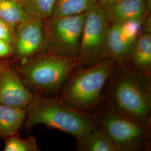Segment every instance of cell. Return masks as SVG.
Here are the masks:
<instances>
[{"instance_id":"obj_1","label":"cell","mask_w":151,"mask_h":151,"mask_svg":"<svg viewBox=\"0 0 151 151\" xmlns=\"http://www.w3.org/2000/svg\"><path fill=\"white\" fill-rule=\"evenodd\" d=\"M25 111L23 127L26 129L43 124L77 139L97 128L93 120L84 112L66 105L60 99L44 97L39 92L33 93Z\"/></svg>"},{"instance_id":"obj_2","label":"cell","mask_w":151,"mask_h":151,"mask_svg":"<svg viewBox=\"0 0 151 151\" xmlns=\"http://www.w3.org/2000/svg\"><path fill=\"white\" fill-rule=\"evenodd\" d=\"M81 65L78 57H65L44 53L21 62L15 70L27 87L39 92H51L58 90Z\"/></svg>"},{"instance_id":"obj_3","label":"cell","mask_w":151,"mask_h":151,"mask_svg":"<svg viewBox=\"0 0 151 151\" xmlns=\"http://www.w3.org/2000/svg\"><path fill=\"white\" fill-rule=\"evenodd\" d=\"M116 62L105 58L78 71L69 81L60 99L70 108L84 112L95 107L108 79L116 68Z\"/></svg>"},{"instance_id":"obj_4","label":"cell","mask_w":151,"mask_h":151,"mask_svg":"<svg viewBox=\"0 0 151 151\" xmlns=\"http://www.w3.org/2000/svg\"><path fill=\"white\" fill-rule=\"evenodd\" d=\"M149 77L137 70H123L113 91L116 110L147 124L150 122L151 110Z\"/></svg>"},{"instance_id":"obj_5","label":"cell","mask_w":151,"mask_h":151,"mask_svg":"<svg viewBox=\"0 0 151 151\" xmlns=\"http://www.w3.org/2000/svg\"><path fill=\"white\" fill-rule=\"evenodd\" d=\"M86 13L51 16L44 20L45 53L65 57H78Z\"/></svg>"},{"instance_id":"obj_6","label":"cell","mask_w":151,"mask_h":151,"mask_svg":"<svg viewBox=\"0 0 151 151\" xmlns=\"http://www.w3.org/2000/svg\"><path fill=\"white\" fill-rule=\"evenodd\" d=\"M110 24L99 3L86 13L78 57L82 65L91 66L107 58Z\"/></svg>"},{"instance_id":"obj_7","label":"cell","mask_w":151,"mask_h":151,"mask_svg":"<svg viewBox=\"0 0 151 151\" xmlns=\"http://www.w3.org/2000/svg\"><path fill=\"white\" fill-rule=\"evenodd\" d=\"M100 122V127L122 151L137 149L144 143L148 135V124L116 109L107 111Z\"/></svg>"},{"instance_id":"obj_8","label":"cell","mask_w":151,"mask_h":151,"mask_svg":"<svg viewBox=\"0 0 151 151\" xmlns=\"http://www.w3.org/2000/svg\"><path fill=\"white\" fill-rule=\"evenodd\" d=\"M12 45V55L21 62L45 53L43 20L29 17L18 24Z\"/></svg>"},{"instance_id":"obj_9","label":"cell","mask_w":151,"mask_h":151,"mask_svg":"<svg viewBox=\"0 0 151 151\" xmlns=\"http://www.w3.org/2000/svg\"><path fill=\"white\" fill-rule=\"evenodd\" d=\"M143 22L132 21L110 24L107 40L106 58L122 63L128 60L139 35Z\"/></svg>"},{"instance_id":"obj_10","label":"cell","mask_w":151,"mask_h":151,"mask_svg":"<svg viewBox=\"0 0 151 151\" xmlns=\"http://www.w3.org/2000/svg\"><path fill=\"white\" fill-rule=\"evenodd\" d=\"M32 95L11 65L1 72L0 104L25 109Z\"/></svg>"},{"instance_id":"obj_11","label":"cell","mask_w":151,"mask_h":151,"mask_svg":"<svg viewBox=\"0 0 151 151\" xmlns=\"http://www.w3.org/2000/svg\"><path fill=\"white\" fill-rule=\"evenodd\" d=\"M101 6L110 24L132 21L143 22L147 0H118Z\"/></svg>"},{"instance_id":"obj_12","label":"cell","mask_w":151,"mask_h":151,"mask_svg":"<svg viewBox=\"0 0 151 151\" xmlns=\"http://www.w3.org/2000/svg\"><path fill=\"white\" fill-rule=\"evenodd\" d=\"M135 70L150 77L151 72V30L144 29L139 34L128 60Z\"/></svg>"},{"instance_id":"obj_13","label":"cell","mask_w":151,"mask_h":151,"mask_svg":"<svg viewBox=\"0 0 151 151\" xmlns=\"http://www.w3.org/2000/svg\"><path fill=\"white\" fill-rule=\"evenodd\" d=\"M77 139V150L81 151H122L102 128H96Z\"/></svg>"},{"instance_id":"obj_14","label":"cell","mask_w":151,"mask_h":151,"mask_svg":"<svg viewBox=\"0 0 151 151\" xmlns=\"http://www.w3.org/2000/svg\"><path fill=\"white\" fill-rule=\"evenodd\" d=\"M25 116V109L0 104V138L17 134L24 125Z\"/></svg>"},{"instance_id":"obj_15","label":"cell","mask_w":151,"mask_h":151,"mask_svg":"<svg viewBox=\"0 0 151 151\" xmlns=\"http://www.w3.org/2000/svg\"><path fill=\"white\" fill-rule=\"evenodd\" d=\"M97 4V0H57L52 16H73L84 14Z\"/></svg>"},{"instance_id":"obj_16","label":"cell","mask_w":151,"mask_h":151,"mask_svg":"<svg viewBox=\"0 0 151 151\" xmlns=\"http://www.w3.org/2000/svg\"><path fill=\"white\" fill-rule=\"evenodd\" d=\"M57 0H20L19 4L29 17L44 20L51 17Z\"/></svg>"},{"instance_id":"obj_17","label":"cell","mask_w":151,"mask_h":151,"mask_svg":"<svg viewBox=\"0 0 151 151\" xmlns=\"http://www.w3.org/2000/svg\"><path fill=\"white\" fill-rule=\"evenodd\" d=\"M28 17L19 2L10 0H0V19L14 30L18 24Z\"/></svg>"},{"instance_id":"obj_18","label":"cell","mask_w":151,"mask_h":151,"mask_svg":"<svg viewBox=\"0 0 151 151\" xmlns=\"http://www.w3.org/2000/svg\"><path fill=\"white\" fill-rule=\"evenodd\" d=\"M4 139V151H40L36 139L34 137L22 138L16 134Z\"/></svg>"},{"instance_id":"obj_19","label":"cell","mask_w":151,"mask_h":151,"mask_svg":"<svg viewBox=\"0 0 151 151\" xmlns=\"http://www.w3.org/2000/svg\"><path fill=\"white\" fill-rule=\"evenodd\" d=\"M14 38V30L6 22L0 19V40L6 41L11 44Z\"/></svg>"},{"instance_id":"obj_20","label":"cell","mask_w":151,"mask_h":151,"mask_svg":"<svg viewBox=\"0 0 151 151\" xmlns=\"http://www.w3.org/2000/svg\"><path fill=\"white\" fill-rule=\"evenodd\" d=\"M13 55V48L11 43L0 40V60L9 58Z\"/></svg>"},{"instance_id":"obj_21","label":"cell","mask_w":151,"mask_h":151,"mask_svg":"<svg viewBox=\"0 0 151 151\" xmlns=\"http://www.w3.org/2000/svg\"><path fill=\"white\" fill-rule=\"evenodd\" d=\"M12 63V61L9 58L0 60V73L6 67L10 66Z\"/></svg>"},{"instance_id":"obj_22","label":"cell","mask_w":151,"mask_h":151,"mask_svg":"<svg viewBox=\"0 0 151 151\" xmlns=\"http://www.w3.org/2000/svg\"><path fill=\"white\" fill-rule=\"evenodd\" d=\"M116 1H118V0H97V2L100 5H103L109 4Z\"/></svg>"},{"instance_id":"obj_23","label":"cell","mask_w":151,"mask_h":151,"mask_svg":"<svg viewBox=\"0 0 151 151\" xmlns=\"http://www.w3.org/2000/svg\"><path fill=\"white\" fill-rule=\"evenodd\" d=\"M10 1H15V2H20V0H10Z\"/></svg>"}]
</instances>
